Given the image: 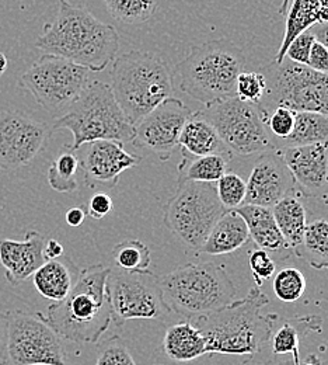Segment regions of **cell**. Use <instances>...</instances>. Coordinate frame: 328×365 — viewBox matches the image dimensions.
Here are the masks:
<instances>
[{
    "instance_id": "6da1fadb",
    "label": "cell",
    "mask_w": 328,
    "mask_h": 365,
    "mask_svg": "<svg viewBox=\"0 0 328 365\" xmlns=\"http://www.w3.org/2000/svg\"><path fill=\"white\" fill-rule=\"evenodd\" d=\"M34 46L43 53L65 58L90 72H101L115 59L120 37L111 24L102 23L88 9L58 0L55 21L44 26Z\"/></svg>"
},
{
    "instance_id": "7a4b0ae2",
    "label": "cell",
    "mask_w": 328,
    "mask_h": 365,
    "mask_svg": "<svg viewBox=\"0 0 328 365\" xmlns=\"http://www.w3.org/2000/svg\"><path fill=\"white\" fill-rule=\"evenodd\" d=\"M110 267L94 264L80 270L78 281L47 314H37L59 336L76 343H95L112 322V309L107 289Z\"/></svg>"
},
{
    "instance_id": "3957f363",
    "label": "cell",
    "mask_w": 328,
    "mask_h": 365,
    "mask_svg": "<svg viewBox=\"0 0 328 365\" xmlns=\"http://www.w3.org/2000/svg\"><path fill=\"white\" fill-rule=\"evenodd\" d=\"M268 297L254 285L248 294L228 307L195 319L206 339L208 354L253 356L268 343L271 322L263 309Z\"/></svg>"
},
{
    "instance_id": "277c9868",
    "label": "cell",
    "mask_w": 328,
    "mask_h": 365,
    "mask_svg": "<svg viewBox=\"0 0 328 365\" xmlns=\"http://www.w3.org/2000/svg\"><path fill=\"white\" fill-rule=\"evenodd\" d=\"M244 66L245 56L235 43L213 40L192 46L176 65L173 79L180 91L206 106L236 96V81Z\"/></svg>"
},
{
    "instance_id": "5b68a950",
    "label": "cell",
    "mask_w": 328,
    "mask_h": 365,
    "mask_svg": "<svg viewBox=\"0 0 328 365\" xmlns=\"http://www.w3.org/2000/svg\"><path fill=\"white\" fill-rule=\"evenodd\" d=\"M110 86L127 118L137 125L171 96L173 75L160 56L131 51L114 61Z\"/></svg>"
},
{
    "instance_id": "8992f818",
    "label": "cell",
    "mask_w": 328,
    "mask_h": 365,
    "mask_svg": "<svg viewBox=\"0 0 328 365\" xmlns=\"http://www.w3.org/2000/svg\"><path fill=\"white\" fill-rule=\"evenodd\" d=\"M159 284L169 308L187 319L228 307L237 292L226 269L216 263L180 266L160 277Z\"/></svg>"
},
{
    "instance_id": "52a82bcc",
    "label": "cell",
    "mask_w": 328,
    "mask_h": 365,
    "mask_svg": "<svg viewBox=\"0 0 328 365\" xmlns=\"http://www.w3.org/2000/svg\"><path fill=\"white\" fill-rule=\"evenodd\" d=\"M53 131L68 130L73 135L70 150H79L94 140L132 142L135 125L124 114L110 85L90 82L78 100L62 114L52 127Z\"/></svg>"
},
{
    "instance_id": "ba28073f",
    "label": "cell",
    "mask_w": 328,
    "mask_h": 365,
    "mask_svg": "<svg viewBox=\"0 0 328 365\" xmlns=\"http://www.w3.org/2000/svg\"><path fill=\"white\" fill-rule=\"evenodd\" d=\"M260 72L267 82L265 94L257 104L263 113L282 106L293 111L328 114V73L296 63L286 56L281 63L273 61Z\"/></svg>"
},
{
    "instance_id": "9c48e42d",
    "label": "cell",
    "mask_w": 328,
    "mask_h": 365,
    "mask_svg": "<svg viewBox=\"0 0 328 365\" xmlns=\"http://www.w3.org/2000/svg\"><path fill=\"white\" fill-rule=\"evenodd\" d=\"M226 211L213 182H179L164 207V222L187 247L201 250L211 229Z\"/></svg>"
},
{
    "instance_id": "30bf717a",
    "label": "cell",
    "mask_w": 328,
    "mask_h": 365,
    "mask_svg": "<svg viewBox=\"0 0 328 365\" xmlns=\"http://www.w3.org/2000/svg\"><path fill=\"white\" fill-rule=\"evenodd\" d=\"M90 71L65 58L43 53L18 79V88L31 93L52 115H62L90 83Z\"/></svg>"
},
{
    "instance_id": "8fae6325",
    "label": "cell",
    "mask_w": 328,
    "mask_h": 365,
    "mask_svg": "<svg viewBox=\"0 0 328 365\" xmlns=\"http://www.w3.org/2000/svg\"><path fill=\"white\" fill-rule=\"evenodd\" d=\"M199 113L216 128L231 156H253L274 149L257 104L233 96L206 104Z\"/></svg>"
},
{
    "instance_id": "7c38bea8",
    "label": "cell",
    "mask_w": 328,
    "mask_h": 365,
    "mask_svg": "<svg viewBox=\"0 0 328 365\" xmlns=\"http://www.w3.org/2000/svg\"><path fill=\"white\" fill-rule=\"evenodd\" d=\"M6 365H65L59 334L41 319L20 311L6 314Z\"/></svg>"
},
{
    "instance_id": "4fadbf2b",
    "label": "cell",
    "mask_w": 328,
    "mask_h": 365,
    "mask_svg": "<svg viewBox=\"0 0 328 365\" xmlns=\"http://www.w3.org/2000/svg\"><path fill=\"white\" fill-rule=\"evenodd\" d=\"M112 320L163 319L170 315L159 277L150 273H110L107 281Z\"/></svg>"
},
{
    "instance_id": "5bb4252c",
    "label": "cell",
    "mask_w": 328,
    "mask_h": 365,
    "mask_svg": "<svg viewBox=\"0 0 328 365\" xmlns=\"http://www.w3.org/2000/svg\"><path fill=\"white\" fill-rule=\"evenodd\" d=\"M51 130L46 123L14 111L0 110V170L28 166L46 148Z\"/></svg>"
},
{
    "instance_id": "9a60e30c",
    "label": "cell",
    "mask_w": 328,
    "mask_h": 365,
    "mask_svg": "<svg viewBox=\"0 0 328 365\" xmlns=\"http://www.w3.org/2000/svg\"><path fill=\"white\" fill-rule=\"evenodd\" d=\"M191 114L181 100L169 97L135 125L132 143L152 150L162 160H167L179 146L180 134Z\"/></svg>"
},
{
    "instance_id": "2e32d148",
    "label": "cell",
    "mask_w": 328,
    "mask_h": 365,
    "mask_svg": "<svg viewBox=\"0 0 328 365\" xmlns=\"http://www.w3.org/2000/svg\"><path fill=\"white\" fill-rule=\"evenodd\" d=\"M82 159H79L85 172L86 184L92 188H112L120 176L141 163V156L129 153L122 142L94 140L83 145Z\"/></svg>"
},
{
    "instance_id": "e0dca14e",
    "label": "cell",
    "mask_w": 328,
    "mask_h": 365,
    "mask_svg": "<svg viewBox=\"0 0 328 365\" xmlns=\"http://www.w3.org/2000/svg\"><path fill=\"white\" fill-rule=\"evenodd\" d=\"M244 204L273 208L293 188V178L282 158L281 150L261 153L247 180Z\"/></svg>"
},
{
    "instance_id": "ac0fdd59",
    "label": "cell",
    "mask_w": 328,
    "mask_h": 365,
    "mask_svg": "<svg viewBox=\"0 0 328 365\" xmlns=\"http://www.w3.org/2000/svg\"><path fill=\"white\" fill-rule=\"evenodd\" d=\"M295 184L307 197L328 192V142L282 149Z\"/></svg>"
},
{
    "instance_id": "d6986e66",
    "label": "cell",
    "mask_w": 328,
    "mask_h": 365,
    "mask_svg": "<svg viewBox=\"0 0 328 365\" xmlns=\"http://www.w3.org/2000/svg\"><path fill=\"white\" fill-rule=\"evenodd\" d=\"M44 236L36 230L27 232L24 240L0 239V264L10 285H20L44 264Z\"/></svg>"
},
{
    "instance_id": "ffe728a7",
    "label": "cell",
    "mask_w": 328,
    "mask_h": 365,
    "mask_svg": "<svg viewBox=\"0 0 328 365\" xmlns=\"http://www.w3.org/2000/svg\"><path fill=\"white\" fill-rule=\"evenodd\" d=\"M271 331L268 343L275 356H293V365L300 363L299 347L303 337L309 333L323 331V318L319 315H305L293 318H281L270 315Z\"/></svg>"
},
{
    "instance_id": "44dd1931",
    "label": "cell",
    "mask_w": 328,
    "mask_h": 365,
    "mask_svg": "<svg viewBox=\"0 0 328 365\" xmlns=\"http://www.w3.org/2000/svg\"><path fill=\"white\" fill-rule=\"evenodd\" d=\"M80 269L73 264L72 260H46L41 267L33 274V282L36 289L49 301L59 302L68 297L73 288Z\"/></svg>"
},
{
    "instance_id": "7402d4cb",
    "label": "cell",
    "mask_w": 328,
    "mask_h": 365,
    "mask_svg": "<svg viewBox=\"0 0 328 365\" xmlns=\"http://www.w3.org/2000/svg\"><path fill=\"white\" fill-rule=\"evenodd\" d=\"M250 239L244 220L236 210H228L211 229L201 250L209 256L229 255L243 247Z\"/></svg>"
},
{
    "instance_id": "603a6c76",
    "label": "cell",
    "mask_w": 328,
    "mask_h": 365,
    "mask_svg": "<svg viewBox=\"0 0 328 365\" xmlns=\"http://www.w3.org/2000/svg\"><path fill=\"white\" fill-rule=\"evenodd\" d=\"M179 145L186 156H205L212 153L229 155L216 128L199 113H192L183 127Z\"/></svg>"
},
{
    "instance_id": "cb8c5ba5",
    "label": "cell",
    "mask_w": 328,
    "mask_h": 365,
    "mask_svg": "<svg viewBox=\"0 0 328 365\" xmlns=\"http://www.w3.org/2000/svg\"><path fill=\"white\" fill-rule=\"evenodd\" d=\"M236 211L244 220L250 237L260 249L267 252H283L289 249L271 208L244 204L236 208Z\"/></svg>"
},
{
    "instance_id": "d4e9b609",
    "label": "cell",
    "mask_w": 328,
    "mask_h": 365,
    "mask_svg": "<svg viewBox=\"0 0 328 365\" xmlns=\"http://www.w3.org/2000/svg\"><path fill=\"white\" fill-rule=\"evenodd\" d=\"M162 349L170 360L179 363L192 361L208 354L203 333L191 322L170 326L163 337Z\"/></svg>"
},
{
    "instance_id": "484cf974",
    "label": "cell",
    "mask_w": 328,
    "mask_h": 365,
    "mask_svg": "<svg viewBox=\"0 0 328 365\" xmlns=\"http://www.w3.org/2000/svg\"><path fill=\"white\" fill-rule=\"evenodd\" d=\"M271 210L287 247L296 253L307 227V212L303 202L287 194Z\"/></svg>"
},
{
    "instance_id": "4316f807",
    "label": "cell",
    "mask_w": 328,
    "mask_h": 365,
    "mask_svg": "<svg viewBox=\"0 0 328 365\" xmlns=\"http://www.w3.org/2000/svg\"><path fill=\"white\" fill-rule=\"evenodd\" d=\"M286 26L281 46L274 58V62L281 63L289 44L300 33L320 23V4L317 0H293L292 7L286 11Z\"/></svg>"
},
{
    "instance_id": "83f0119b",
    "label": "cell",
    "mask_w": 328,
    "mask_h": 365,
    "mask_svg": "<svg viewBox=\"0 0 328 365\" xmlns=\"http://www.w3.org/2000/svg\"><path fill=\"white\" fill-rule=\"evenodd\" d=\"M328 142V114L316 111H296L293 131L285 140L282 148L306 146Z\"/></svg>"
},
{
    "instance_id": "f1b7e54d",
    "label": "cell",
    "mask_w": 328,
    "mask_h": 365,
    "mask_svg": "<svg viewBox=\"0 0 328 365\" xmlns=\"http://www.w3.org/2000/svg\"><path fill=\"white\" fill-rule=\"evenodd\" d=\"M179 166V182H216L225 173L228 168L226 156L219 153L205 156H186Z\"/></svg>"
},
{
    "instance_id": "f546056e",
    "label": "cell",
    "mask_w": 328,
    "mask_h": 365,
    "mask_svg": "<svg viewBox=\"0 0 328 365\" xmlns=\"http://www.w3.org/2000/svg\"><path fill=\"white\" fill-rule=\"evenodd\" d=\"M296 255L316 270H328V221L317 220L307 224Z\"/></svg>"
},
{
    "instance_id": "4dcf8cb0",
    "label": "cell",
    "mask_w": 328,
    "mask_h": 365,
    "mask_svg": "<svg viewBox=\"0 0 328 365\" xmlns=\"http://www.w3.org/2000/svg\"><path fill=\"white\" fill-rule=\"evenodd\" d=\"M80 162L73 150L68 146L55 158L48 169V182L58 192H72L78 190L76 173Z\"/></svg>"
},
{
    "instance_id": "1f68e13d",
    "label": "cell",
    "mask_w": 328,
    "mask_h": 365,
    "mask_svg": "<svg viewBox=\"0 0 328 365\" xmlns=\"http://www.w3.org/2000/svg\"><path fill=\"white\" fill-rule=\"evenodd\" d=\"M112 257L118 269L125 273L150 272V249L138 239H128L118 243L112 250Z\"/></svg>"
},
{
    "instance_id": "d6a6232c",
    "label": "cell",
    "mask_w": 328,
    "mask_h": 365,
    "mask_svg": "<svg viewBox=\"0 0 328 365\" xmlns=\"http://www.w3.org/2000/svg\"><path fill=\"white\" fill-rule=\"evenodd\" d=\"M112 19L125 24H141L150 20L160 0H102Z\"/></svg>"
},
{
    "instance_id": "836d02e7",
    "label": "cell",
    "mask_w": 328,
    "mask_h": 365,
    "mask_svg": "<svg viewBox=\"0 0 328 365\" xmlns=\"http://www.w3.org/2000/svg\"><path fill=\"white\" fill-rule=\"evenodd\" d=\"M273 289L280 301L293 304L303 297L306 291V278L295 267H283L274 277Z\"/></svg>"
},
{
    "instance_id": "e575fe53",
    "label": "cell",
    "mask_w": 328,
    "mask_h": 365,
    "mask_svg": "<svg viewBox=\"0 0 328 365\" xmlns=\"http://www.w3.org/2000/svg\"><path fill=\"white\" fill-rule=\"evenodd\" d=\"M216 194L226 210H236L244 204L247 194V184L236 173L226 172L216 182Z\"/></svg>"
},
{
    "instance_id": "d590c367",
    "label": "cell",
    "mask_w": 328,
    "mask_h": 365,
    "mask_svg": "<svg viewBox=\"0 0 328 365\" xmlns=\"http://www.w3.org/2000/svg\"><path fill=\"white\" fill-rule=\"evenodd\" d=\"M261 114L270 135L271 138H275L278 143L292 134L295 127V120H296V111L280 106L273 108L268 113L261 111Z\"/></svg>"
},
{
    "instance_id": "8d00e7d4",
    "label": "cell",
    "mask_w": 328,
    "mask_h": 365,
    "mask_svg": "<svg viewBox=\"0 0 328 365\" xmlns=\"http://www.w3.org/2000/svg\"><path fill=\"white\" fill-rule=\"evenodd\" d=\"M267 91V82L261 72H241L236 81V96L247 103L260 104Z\"/></svg>"
},
{
    "instance_id": "74e56055",
    "label": "cell",
    "mask_w": 328,
    "mask_h": 365,
    "mask_svg": "<svg viewBox=\"0 0 328 365\" xmlns=\"http://www.w3.org/2000/svg\"><path fill=\"white\" fill-rule=\"evenodd\" d=\"M248 264L257 287H261L265 279H270L277 272V263L264 249L253 250L250 253Z\"/></svg>"
},
{
    "instance_id": "f35d334b",
    "label": "cell",
    "mask_w": 328,
    "mask_h": 365,
    "mask_svg": "<svg viewBox=\"0 0 328 365\" xmlns=\"http://www.w3.org/2000/svg\"><path fill=\"white\" fill-rule=\"evenodd\" d=\"M94 365H137L129 350L118 340H110L101 346Z\"/></svg>"
},
{
    "instance_id": "ab89813d",
    "label": "cell",
    "mask_w": 328,
    "mask_h": 365,
    "mask_svg": "<svg viewBox=\"0 0 328 365\" xmlns=\"http://www.w3.org/2000/svg\"><path fill=\"white\" fill-rule=\"evenodd\" d=\"M314 41H316V38H314L312 30L309 29L293 38V41L286 49L285 56L296 63L309 65V55H310V49H312Z\"/></svg>"
},
{
    "instance_id": "60d3db41",
    "label": "cell",
    "mask_w": 328,
    "mask_h": 365,
    "mask_svg": "<svg viewBox=\"0 0 328 365\" xmlns=\"http://www.w3.org/2000/svg\"><path fill=\"white\" fill-rule=\"evenodd\" d=\"M112 208H114V202L111 197L105 192H97L89 201L88 215H90L94 220H102L112 211Z\"/></svg>"
},
{
    "instance_id": "b9f144b4",
    "label": "cell",
    "mask_w": 328,
    "mask_h": 365,
    "mask_svg": "<svg viewBox=\"0 0 328 365\" xmlns=\"http://www.w3.org/2000/svg\"><path fill=\"white\" fill-rule=\"evenodd\" d=\"M86 215H88V211H86L83 207L70 208V210L66 212V222H68L69 227L78 228V227H80V225L85 222Z\"/></svg>"
},
{
    "instance_id": "7bdbcfd3",
    "label": "cell",
    "mask_w": 328,
    "mask_h": 365,
    "mask_svg": "<svg viewBox=\"0 0 328 365\" xmlns=\"http://www.w3.org/2000/svg\"><path fill=\"white\" fill-rule=\"evenodd\" d=\"M63 256V245L56 239H48L44 246V257L46 260H53Z\"/></svg>"
},
{
    "instance_id": "ee69618b",
    "label": "cell",
    "mask_w": 328,
    "mask_h": 365,
    "mask_svg": "<svg viewBox=\"0 0 328 365\" xmlns=\"http://www.w3.org/2000/svg\"><path fill=\"white\" fill-rule=\"evenodd\" d=\"M6 339H7V318L0 312V363L4 364L6 359Z\"/></svg>"
},
{
    "instance_id": "f6af8a7d",
    "label": "cell",
    "mask_w": 328,
    "mask_h": 365,
    "mask_svg": "<svg viewBox=\"0 0 328 365\" xmlns=\"http://www.w3.org/2000/svg\"><path fill=\"white\" fill-rule=\"evenodd\" d=\"M314 38L328 49V23H317L310 27Z\"/></svg>"
},
{
    "instance_id": "bcb514c9",
    "label": "cell",
    "mask_w": 328,
    "mask_h": 365,
    "mask_svg": "<svg viewBox=\"0 0 328 365\" xmlns=\"http://www.w3.org/2000/svg\"><path fill=\"white\" fill-rule=\"evenodd\" d=\"M320 4V23H328V0H317Z\"/></svg>"
},
{
    "instance_id": "7dc6e473",
    "label": "cell",
    "mask_w": 328,
    "mask_h": 365,
    "mask_svg": "<svg viewBox=\"0 0 328 365\" xmlns=\"http://www.w3.org/2000/svg\"><path fill=\"white\" fill-rule=\"evenodd\" d=\"M297 365H322V361L316 354H310L305 363H299Z\"/></svg>"
},
{
    "instance_id": "c3c4849f",
    "label": "cell",
    "mask_w": 328,
    "mask_h": 365,
    "mask_svg": "<svg viewBox=\"0 0 328 365\" xmlns=\"http://www.w3.org/2000/svg\"><path fill=\"white\" fill-rule=\"evenodd\" d=\"M7 65H9V61H7V56L3 53V52H0V76L6 72V69H7Z\"/></svg>"
},
{
    "instance_id": "681fc988",
    "label": "cell",
    "mask_w": 328,
    "mask_h": 365,
    "mask_svg": "<svg viewBox=\"0 0 328 365\" xmlns=\"http://www.w3.org/2000/svg\"><path fill=\"white\" fill-rule=\"evenodd\" d=\"M289 3H290V0H282L281 7H280V14H286V11H287V9H289Z\"/></svg>"
},
{
    "instance_id": "f907efd6",
    "label": "cell",
    "mask_w": 328,
    "mask_h": 365,
    "mask_svg": "<svg viewBox=\"0 0 328 365\" xmlns=\"http://www.w3.org/2000/svg\"><path fill=\"white\" fill-rule=\"evenodd\" d=\"M243 365H277L274 363H260V361H248V363H244ZM289 365V364H285Z\"/></svg>"
},
{
    "instance_id": "816d5d0a",
    "label": "cell",
    "mask_w": 328,
    "mask_h": 365,
    "mask_svg": "<svg viewBox=\"0 0 328 365\" xmlns=\"http://www.w3.org/2000/svg\"><path fill=\"white\" fill-rule=\"evenodd\" d=\"M322 365H328V361H326V363H322Z\"/></svg>"
},
{
    "instance_id": "f5cc1de1",
    "label": "cell",
    "mask_w": 328,
    "mask_h": 365,
    "mask_svg": "<svg viewBox=\"0 0 328 365\" xmlns=\"http://www.w3.org/2000/svg\"><path fill=\"white\" fill-rule=\"evenodd\" d=\"M0 365H6V364H3V363H0Z\"/></svg>"
},
{
    "instance_id": "db71d44e",
    "label": "cell",
    "mask_w": 328,
    "mask_h": 365,
    "mask_svg": "<svg viewBox=\"0 0 328 365\" xmlns=\"http://www.w3.org/2000/svg\"><path fill=\"white\" fill-rule=\"evenodd\" d=\"M157 365H162V364H157Z\"/></svg>"
}]
</instances>
